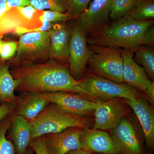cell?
Wrapping results in <instances>:
<instances>
[{
  "instance_id": "obj_1",
  "label": "cell",
  "mask_w": 154,
  "mask_h": 154,
  "mask_svg": "<svg viewBox=\"0 0 154 154\" xmlns=\"http://www.w3.org/2000/svg\"><path fill=\"white\" fill-rule=\"evenodd\" d=\"M11 72L16 82L15 91L21 93L65 91L88 96L64 63L50 60L16 67Z\"/></svg>"
},
{
  "instance_id": "obj_2",
  "label": "cell",
  "mask_w": 154,
  "mask_h": 154,
  "mask_svg": "<svg viewBox=\"0 0 154 154\" xmlns=\"http://www.w3.org/2000/svg\"><path fill=\"white\" fill-rule=\"evenodd\" d=\"M154 20L139 22L125 15L87 37L90 45L105 46L134 51L142 46L144 33Z\"/></svg>"
},
{
  "instance_id": "obj_3",
  "label": "cell",
  "mask_w": 154,
  "mask_h": 154,
  "mask_svg": "<svg viewBox=\"0 0 154 154\" xmlns=\"http://www.w3.org/2000/svg\"><path fill=\"white\" fill-rule=\"evenodd\" d=\"M29 122L32 130V140L45 134L60 132L74 127L88 129L93 123V119L90 117L72 115L53 103L48 105L36 118Z\"/></svg>"
},
{
  "instance_id": "obj_4",
  "label": "cell",
  "mask_w": 154,
  "mask_h": 154,
  "mask_svg": "<svg viewBox=\"0 0 154 154\" xmlns=\"http://www.w3.org/2000/svg\"><path fill=\"white\" fill-rule=\"evenodd\" d=\"M91 54L88 68L93 74L118 83H123V59L122 50L90 45Z\"/></svg>"
},
{
  "instance_id": "obj_5",
  "label": "cell",
  "mask_w": 154,
  "mask_h": 154,
  "mask_svg": "<svg viewBox=\"0 0 154 154\" xmlns=\"http://www.w3.org/2000/svg\"><path fill=\"white\" fill-rule=\"evenodd\" d=\"M50 47L48 31L22 34L12 63L17 67L46 61L49 59Z\"/></svg>"
},
{
  "instance_id": "obj_6",
  "label": "cell",
  "mask_w": 154,
  "mask_h": 154,
  "mask_svg": "<svg viewBox=\"0 0 154 154\" xmlns=\"http://www.w3.org/2000/svg\"><path fill=\"white\" fill-rule=\"evenodd\" d=\"M82 88L88 96L100 100L122 98L133 100L140 97L135 88L126 84L118 83L91 73L80 80Z\"/></svg>"
},
{
  "instance_id": "obj_7",
  "label": "cell",
  "mask_w": 154,
  "mask_h": 154,
  "mask_svg": "<svg viewBox=\"0 0 154 154\" xmlns=\"http://www.w3.org/2000/svg\"><path fill=\"white\" fill-rule=\"evenodd\" d=\"M128 115L111 129V136L116 152L118 154H145L139 125Z\"/></svg>"
},
{
  "instance_id": "obj_8",
  "label": "cell",
  "mask_w": 154,
  "mask_h": 154,
  "mask_svg": "<svg viewBox=\"0 0 154 154\" xmlns=\"http://www.w3.org/2000/svg\"><path fill=\"white\" fill-rule=\"evenodd\" d=\"M71 23L69 45V68L70 73L77 80L82 79L91 54L87 36L78 21Z\"/></svg>"
},
{
  "instance_id": "obj_9",
  "label": "cell",
  "mask_w": 154,
  "mask_h": 154,
  "mask_svg": "<svg viewBox=\"0 0 154 154\" xmlns=\"http://www.w3.org/2000/svg\"><path fill=\"white\" fill-rule=\"evenodd\" d=\"M95 102L94 129H113L132 110L127 103L126 99L122 98L106 100L96 99Z\"/></svg>"
},
{
  "instance_id": "obj_10",
  "label": "cell",
  "mask_w": 154,
  "mask_h": 154,
  "mask_svg": "<svg viewBox=\"0 0 154 154\" xmlns=\"http://www.w3.org/2000/svg\"><path fill=\"white\" fill-rule=\"evenodd\" d=\"M49 103L57 105L65 112L78 116L89 117L94 114L96 103L84 98L83 95L71 92H40Z\"/></svg>"
},
{
  "instance_id": "obj_11",
  "label": "cell",
  "mask_w": 154,
  "mask_h": 154,
  "mask_svg": "<svg viewBox=\"0 0 154 154\" xmlns=\"http://www.w3.org/2000/svg\"><path fill=\"white\" fill-rule=\"evenodd\" d=\"M113 0H92L77 19L86 36L107 25Z\"/></svg>"
},
{
  "instance_id": "obj_12",
  "label": "cell",
  "mask_w": 154,
  "mask_h": 154,
  "mask_svg": "<svg viewBox=\"0 0 154 154\" xmlns=\"http://www.w3.org/2000/svg\"><path fill=\"white\" fill-rule=\"evenodd\" d=\"M83 128L74 127L57 133L44 135L48 154H66L82 148L80 137Z\"/></svg>"
},
{
  "instance_id": "obj_13",
  "label": "cell",
  "mask_w": 154,
  "mask_h": 154,
  "mask_svg": "<svg viewBox=\"0 0 154 154\" xmlns=\"http://www.w3.org/2000/svg\"><path fill=\"white\" fill-rule=\"evenodd\" d=\"M67 22L54 24L48 31L51 60L68 63L71 23Z\"/></svg>"
},
{
  "instance_id": "obj_14",
  "label": "cell",
  "mask_w": 154,
  "mask_h": 154,
  "mask_svg": "<svg viewBox=\"0 0 154 154\" xmlns=\"http://www.w3.org/2000/svg\"><path fill=\"white\" fill-rule=\"evenodd\" d=\"M127 103L134 111L142 128L146 146L149 150L154 148V110L146 99L140 97Z\"/></svg>"
},
{
  "instance_id": "obj_15",
  "label": "cell",
  "mask_w": 154,
  "mask_h": 154,
  "mask_svg": "<svg viewBox=\"0 0 154 154\" xmlns=\"http://www.w3.org/2000/svg\"><path fill=\"white\" fill-rule=\"evenodd\" d=\"M123 59L122 79L123 82L145 92L152 83L144 69L134 59V51L122 49Z\"/></svg>"
},
{
  "instance_id": "obj_16",
  "label": "cell",
  "mask_w": 154,
  "mask_h": 154,
  "mask_svg": "<svg viewBox=\"0 0 154 154\" xmlns=\"http://www.w3.org/2000/svg\"><path fill=\"white\" fill-rule=\"evenodd\" d=\"M82 147L92 152L118 154L111 135L102 130H83L80 137Z\"/></svg>"
},
{
  "instance_id": "obj_17",
  "label": "cell",
  "mask_w": 154,
  "mask_h": 154,
  "mask_svg": "<svg viewBox=\"0 0 154 154\" xmlns=\"http://www.w3.org/2000/svg\"><path fill=\"white\" fill-rule=\"evenodd\" d=\"M9 140L14 144L16 154H26L32 141V130L29 121L22 116L13 114Z\"/></svg>"
},
{
  "instance_id": "obj_18",
  "label": "cell",
  "mask_w": 154,
  "mask_h": 154,
  "mask_svg": "<svg viewBox=\"0 0 154 154\" xmlns=\"http://www.w3.org/2000/svg\"><path fill=\"white\" fill-rule=\"evenodd\" d=\"M26 94V96L21 98L17 104L15 113L31 121L42 112L49 103L41 96L40 92Z\"/></svg>"
},
{
  "instance_id": "obj_19",
  "label": "cell",
  "mask_w": 154,
  "mask_h": 154,
  "mask_svg": "<svg viewBox=\"0 0 154 154\" xmlns=\"http://www.w3.org/2000/svg\"><path fill=\"white\" fill-rule=\"evenodd\" d=\"M10 63L0 62V103L17 106L21 97L15 94L16 82L10 70Z\"/></svg>"
},
{
  "instance_id": "obj_20",
  "label": "cell",
  "mask_w": 154,
  "mask_h": 154,
  "mask_svg": "<svg viewBox=\"0 0 154 154\" xmlns=\"http://www.w3.org/2000/svg\"><path fill=\"white\" fill-rule=\"evenodd\" d=\"M39 27L25 19L18 8L8 10L0 17V37L9 32H15L17 28L35 29Z\"/></svg>"
},
{
  "instance_id": "obj_21",
  "label": "cell",
  "mask_w": 154,
  "mask_h": 154,
  "mask_svg": "<svg viewBox=\"0 0 154 154\" xmlns=\"http://www.w3.org/2000/svg\"><path fill=\"white\" fill-rule=\"evenodd\" d=\"M134 59L142 67L147 74L153 82L154 79V51L152 48L140 46L134 51Z\"/></svg>"
},
{
  "instance_id": "obj_22",
  "label": "cell",
  "mask_w": 154,
  "mask_h": 154,
  "mask_svg": "<svg viewBox=\"0 0 154 154\" xmlns=\"http://www.w3.org/2000/svg\"><path fill=\"white\" fill-rule=\"evenodd\" d=\"M128 15L134 20L139 22L153 20L154 0H138Z\"/></svg>"
},
{
  "instance_id": "obj_23",
  "label": "cell",
  "mask_w": 154,
  "mask_h": 154,
  "mask_svg": "<svg viewBox=\"0 0 154 154\" xmlns=\"http://www.w3.org/2000/svg\"><path fill=\"white\" fill-rule=\"evenodd\" d=\"M14 113L0 121V154H16L14 144L6 137L7 131L11 127Z\"/></svg>"
},
{
  "instance_id": "obj_24",
  "label": "cell",
  "mask_w": 154,
  "mask_h": 154,
  "mask_svg": "<svg viewBox=\"0 0 154 154\" xmlns=\"http://www.w3.org/2000/svg\"><path fill=\"white\" fill-rule=\"evenodd\" d=\"M137 0H113L109 17L116 20L128 15L134 8Z\"/></svg>"
},
{
  "instance_id": "obj_25",
  "label": "cell",
  "mask_w": 154,
  "mask_h": 154,
  "mask_svg": "<svg viewBox=\"0 0 154 154\" xmlns=\"http://www.w3.org/2000/svg\"><path fill=\"white\" fill-rule=\"evenodd\" d=\"M32 5L39 11H54L66 13L67 0H29Z\"/></svg>"
},
{
  "instance_id": "obj_26",
  "label": "cell",
  "mask_w": 154,
  "mask_h": 154,
  "mask_svg": "<svg viewBox=\"0 0 154 154\" xmlns=\"http://www.w3.org/2000/svg\"><path fill=\"white\" fill-rule=\"evenodd\" d=\"M92 0H67L66 14L73 19L77 20L88 8Z\"/></svg>"
},
{
  "instance_id": "obj_27",
  "label": "cell",
  "mask_w": 154,
  "mask_h": 154,
  "mask_svg": "<svg viewBox=\"0 0 154 154\" xmlns=\"http://www.w3.org/2000/svg\"><path fill=\"white\" fill-rule=\"evenodd\" d=\"M39 20L43 19L51 24L67 22L73 19L66 13L50 10L42 11V14L39 17Z\"/></svg>"
},
{
  "instance_id": "obj_28",
  "label": "cell",
  "mask_w": 154,
  "mask_h": 154,
  "mask_svg": "<svg viewBox=\"0 0 154 154\" xmlns=\"http://www.w3.org/2000/svg\"><path fill=\"white\" fill-rule=\"evenodd\" d=\"M18 42L15 41L4 42L2 44L0 53L1 60L5 61L14 57L17 53Z\"/></svg>"
},
{
  "instance_id": "obj_29",
  "label": "cell",
  "mask_w": 154,
  "mask_h": 154,
  "mask_svg": "<svg viewBox=\"0 0 154 154\" xmlns=\"http://www.w3.org/2000/svg\"><path fill=\"white\" fill-rule=\"evenodd\" d=\"M29 147L32 149L36 154H48L44 135L33 139L30 143Z\"/></svg>"
},
{
  "instance_id": "obj_30",
  "label": "cell",
  "mask_w": 154,
  "mask_h": 154,
  "mask_svg": "<svg viewBox=\"0 0 154 154\" xmlns=\"http://www.w3.org/2000/svg\"><path fill=\"white\" fill-rule=\"evenodd\" d=\"M154 44V25L150 26L144 33L142 46H152Z\"/></svg>"
},
{
  "instance_id": "obj_31",
  "label": "cell",
  "mask_w": 154,
  "mask_h": 154,
  "mask_svg": "<svg viewBox=\"0 0 154 154\" xmlns=\"http://www.w3.org/2000/svg\"><path fill=\"white\" fill-rule=\"evenodd\" d=\"M17 106L8 103L0 104V121L7 116L13 114L15 111Z\"/></svg>"
},
{
  "instance_id": "obj_32",
  "label": "cell",
  "mask_w": 154,
  "mask_h": 154,
  "mask_svg": "<svg viewBox=\"0 0 154 154\" xmlns=\"http://www.w3.org/2000/svg\"><path fill=\"white\" fill-rule=\"evenodd\" d=\"M30 5L29 0H7V11L14 8H21Z\"/></svg>"
},
{
  "instance_id": "obj_33",
  "label": "cell",
  "mask_w": 154,
  "mask_h": 154,
  "mask_svg": "<svg viewBox=\"0 0 154 154\" xmlns=\"http://www.w3.org/2000/svg\"><path fill=\"white\" fill-rule=\"evenodd\" d=\"M146 96L147 97L149 102L152 106L154 105V82H152L150 85L148 87L145 91Z\"/></svg>"
},
{
  "instance_id": "obj_34",
  "label": "cell",
  "mask_w": 154,
  "mask_h": 154,
  "mask_svg": "<svg viewBox=\"0 0 154 154\" xmlns=\"http://www.w3.org/2000/svg\"><path fill=\"white\" fill-rule=\"evenodd\" d=\"M66 154H93V152L83 148H81L69 152Z\"/></svg>"
},
{
  "instance_id": "obj_35",
  "label": "cell",
  "mask_w": 154,
  "mask_h": 154,
  "mask_svg": "<svg viewBox=\"0 0 154 154\" xmlns=\"http://www.w3.org/2000/svg\"><path fill=\"white\" fill-rule=\"evenodd\" d=\"M7 0H0V17L7 11Z\"/></svg>"
},
{
  "instance_id": "obj_36",
  "label": "cell",
  "mask_w": 154,
  "mask_h": 154,
  "mask_svg": "<svg viewBox=\"0 0 154 154\" xmlns=\"http://www.w3.org/2000/svg\"><path fill=\"white\" fill-rule=\"evenodd\" d=\"M33 153H34V151H33V150L30 148L28 147L26 154H33Z\"/></svg>"
},
{
  "instance_id": "obj_37",
  "label": "cell",
  "mask_w": 154,
  "mask_h": 154,
  "mask_svg": "<svg viewBox=\"0 0 154 154\" xmlns=\"http://www.w3.org/2000/svg\"><path fill=\"white\" fill-rule=\"evenodd\" d=\"M2 39L0 38V53H1V50H2Z\"/></svg>"
},
{
  "instance_id": "obj_38",
  "label": "cell",
  "mask_w": 154,
  "mask_h": 154,
  "mask_svg": "<svg viewBox=\"0 0 154 154\" xmlns=\"http://www.w3.org/2000/svg\"><path fill=\"white\" fill-rule=\"evenodd\" d=\"M152 154V152H148V153H145V154Z\"/></svg>"
},
{
  "instance_id": "obj_39",
  "label": "cell",
  "mask_w": 154,
  "mask_h": 154,
  "mask_svg": "<svg viewBox=\"0 0 154 154\" xmlns=\"http://www.w3.org/2000/svg\"></svg>"
},
{
  "instance_id": "obj_40",
  "label": "cell",
  "mask_w": 154,
  "mask_h": 154,
  "mask_svg": "<svg viewBox=\"0 0 154 154\" xmlns=\"http://www.w3.org/2000/svg\"><path fill=\"white\" fill-rule=\"evenodd\" d=\"M137 1H138V0H137Z\"/></svg>"
}]
</instances>
